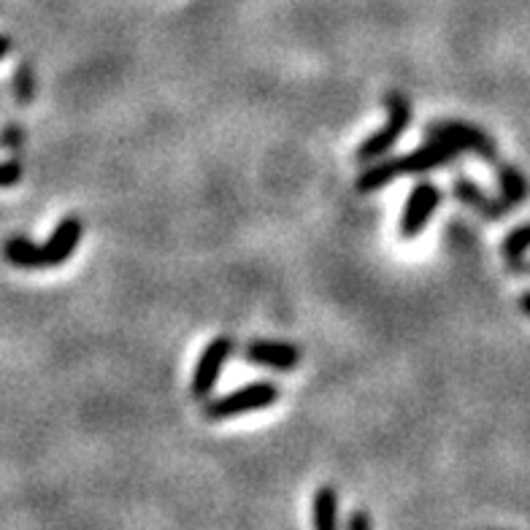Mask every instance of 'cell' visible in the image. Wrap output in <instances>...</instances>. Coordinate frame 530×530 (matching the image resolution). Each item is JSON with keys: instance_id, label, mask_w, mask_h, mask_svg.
<instances>
[{"instance_id": "obj_3", "label": "cell", "mask_w": 530, "mask_h": 530, "mask_svg": "<svg viewBox=\"0 0 530 530\" xmlns=\"http://www.w3.org/2000/svg\"><path fill=\"white\" fill-rule=\"evenodd\" d=\"M425 136L433 138V141L455 144L460 152H474L485 160H495V152H498L493 138L487 136L485 130L468 125V122H433L425 128Z\"/></svg>"}, {"instance_id": "obj_18", "label": "cell", "mask_w": 530, "mask_h": 530, "mask_svg": "<svg viewBox=\"0 0 530 530\" xmlns=\"http://www.w3.org/2000/svg\"><path fill=\"white\" fill-rule=\"evenodd\" d=\"M347 528L349 530H368L371 528V517H368L366 512H360V509H357V512L347 520Z\"/></svg>"}, {"instance_id": "obj_1", "label": "cell", "mask_w": 530, "mask_h": 530, "mask_svg": "<svg viewBox=\"0 0 530 530\" xmlns=\"http://www.w3.org/2000/svg\"><path fill=\"white\" fill-rule=\"evenodd\" d=\"M384 109H387L390 119H387V125L382 130L371 133L360 144V149H357V160L360 163H371V160H379V157L387 155L395 147V141L406 133L409 122H412V106H409L406 95H401V92H387Z\"/></svg>"}, {"instance_id": "obj_2", "label": "cell", "mask_w": 530, "mask_h": 530, "mask_svg": "<svg viewBox=\"0 0 530 530\" xmlns=\"http://www.w3.org/2000/svg\"><path fill=\"white\" fill-rule=\"evenodd\" d=\"M279 387L274 382H255L241 387L236 393L220 395L214 401L206 403V417L209 420H228V417H238V414L260 412L268 409L279 401Z\"/></svg>"}, {"instance_id": "obj_16", "label": "cell", "mask_w": 530, "mask_h": 530, "mask_svg": "<svg viewBox=\"0 0 530 530\" xmlns=\"http://www.w3.org/2000/svg\"><path fill=\"white\" fill-rule=\"evenodd\" d=\"M22 174H25V168H22L19 157H11L6 163H0V190L3 187H14L22 179Z\"/></svg>"}, {"instance_id": "obj_14", "label": "cell", "mask_w": 530, "mask_h": 530, "mask_svg": "<svg viewBox=\"0 0 530 530\" xmlns=\"http://www.w3.org/2000/svg\"><path fill=\"white\" fill-rule=\"evenodd\" d=\"M528 249H530V222H525V225H520V228H514L509 236L503 238V244H501L503 257H506L509 263L522 260Z\"/></svg>"}, {"instance_id": "obj_15", "label": "cell", "mask_w": 530, "mask_h": 530, "mask_svg": "<svg viewBox=\"0 0 530 530\" xmlns=\"http://www.w3.org/2000/svg\"><path fill=\"white\" fill-rule=\"evenodd\" d=\"M14 95H17L22 106H28L36 98V74H33V68L28 63H22L14 71Z\"/></svg>"}, {"instance_id": "obj_11", "label": "cell", "mask_w": 530, "mask_h": 530, "mask_svg": "<svg viewBox=\"0 0 530 530\" xmlns=\"http://www.w3.org/2000/svg\"><path fill=\"white\" fill-rule=\"evenodd\" d=\"M3 257L9 260L11 265L17 268H28V271H36V268H46L44 265V249L36 241H30L25 236H14L3 244Z\"/></svg>"}, {"instance_id": "obj_19", "label": "cell", "mask_w": 530, "mask_h": 530, "mask_svg": "<svg viewBox=\"0 0 530 530\" xmlns=\"http://www.w3.org/2000/svg\"><path fill=\"white\" fill-rule=\"evenodd\" d=\"M9 52H11V38L9 36H0V60L9 55Z\"/></svg>"}, {"instance_id": "obj_9", "label": "cell", "mask_w": 530, "mask_h": 530, "mask_svg": "<svg viewBox=\"0 0 530 530\" xmlns=\"http://www.w3.org/2000/svg\"><path fill=\"white\" fill-rule=\"evenodd\" d=\"M455 195L466 203V206H471L476 214H482L485 220H501L506 211H512L501 198H490V195H487L474 179H468V176H457Z\"/></svg>"}, {"instance_id": "obj_13", "label": "cell", "mask_w": 530, "mask_h": 530, "mask_svg": "<svg viewBox=\"0 0 530 530\" xmlns=\"http://www.w3.org/2000/svg\"><path fill=\"white\" fill-rule=\"evenodd\" d=\"M395 176H401V171H398V157H379V160H371L366 171L357 176L355 187L357 192H376L393 182Z\"/></svg>"}, {"instance_id": "obj_4", "label": "cell", "mask_w": 530, "mask_h": 530, "mask_svg": "<svg viewBox=\"0 0 530 530\" xmlns=\"http://www.w3.org/2000/svg\"><path fill=\"white\" fill-rule=\"evenodd\" d=\"M230 355H233V339L230 336H217V339H211L206 344L198 363H195V371H192L190 390L195 398H209L214 393L217 379H220L222 368H225Z\"/></svg>"}, {"instance_id": "obj_20", "label": "cell", "mask_w": 530, "mask_h": 530, "mask_svg": "<svg viewBox=\"0 0 530 530\" xmlns=\"http://www.w3.org/2000/svg\"><path fill=\"white\" fill-rule=\"evenodd\" d=\"M520 309L525 311V314H528V317H530V290L520 298Z\"/></svg>"}, {"instance_id": "obj_7", "label": "cell", "mask_w": 530, "mask_h": 530, "mask_svg": "<svg viewBox=\"0 0 530 530\" xmlns=\"http://www.w3.org/2000/svg\"><path fill=\"white\" fill-rule=\"evenodd\" d=\"M249 363L274 371H293L301 366V349L284 341H252L244 352Z\"/></svg>"}, {"instance_id": "obj_12", "label": "cell", "mask_w": 530, "mask_h": 530, "mask_svg": "<svg viewBox=\"0 0 530 530\" xmlns=\"http://www.w3.org/2000/svg\"><path fill=\"white\" fill-rule=\"evenodd\" d=\"M311 522L317 530H333L339 525V493L330 485L320 487L311 498Z\"/></svg>"}, {"instance_id": "obj_10", "label": "cell", "mask_w": 530, "mask_h": 530, "mask_svg": "<svg viewBox=\"0 0 530 530\" xmlns=\"http://www.w3.org/2000/svg\"><path fill=\"white\" fill-rule=\"evenodd\" d=\"M495 176H498V190H501V201L514 209L520 203L528 201V179L520 168L512 163H495Z\"/></svg>"}, {"instance_id": "obj_6", "label": "cell", "mask_w": 530, "mask_h": 530, "mask_svg": "<svg viewBox=\"0 0 530 530\" xmlns=\"http://www.w3.org/2000/svg\"><path fill=\"white\" fill-rule=\"evenodd\" d=\"M457 157H460V149L455 144L428 138V144H422L420 149H414L409 155L398 157V171L409 176L428 174V171H436V168L455 163Z\"/></svg>"}, {"instance_id": "obj_17", "label": "cell", "mask_w": 530, "mask_h": 530, "mask_svg": "<svg viewBox=\"0 0 530 530\" xmlns=\"http://www.w3.org/2000/svg\"><path fill=\"white\" fill-rule=\"evenodd\" d=\"M22 141H25V130L17 128V125H11L0 133V147L3 149H19L22 147Z\"/></svg>"}, {"instance_id": "obj_8", "label": "cell", "mask_w": 530, "mask_h": 530, "mask_svg": "<svg viewBox=\"0 0 530 530\" xmlns=\"http://www.w3.org/2000/svg\"><path fill=\"white\" fill-rule=\"evenodd\" d=\"M84 236V222L79 217H65L55 230L46 244H41L44 249V265L52 268V265H63L68 257L74 255V249L79 247V241Z\"/></svg>"}, {"instance_id": "obj_5", "label": "cell", "mask_w": 530, "mask_h": 530, "mask_svg": "<svg viewBox=\"0 0 530 530\" xmlns=\"http://www.w3.org/2000/svg\"><path fill=\"white\" fill-rule=\"evenodd\" d=\"M441 206V190L428 179H422L412 187L406 206L401 214V236L403 238H417L425 230V225L430 222V217L436 214V209Z\"/></svg>"}]
</instances>
